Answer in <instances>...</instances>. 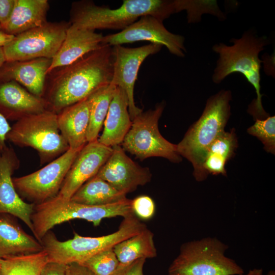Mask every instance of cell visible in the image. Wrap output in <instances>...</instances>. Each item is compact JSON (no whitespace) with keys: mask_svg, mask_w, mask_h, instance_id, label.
<instances>
[{"mask_svg":"<svg viewBox=\"0 0 275 275\" xmlns=\"http://www.w3.org/2000/svg\"><path fill=\"white\" fill-rule=\"evenodd\" d=\"M113 62V46L102 44L71 64L54 70L44 99L47 109L58 114L109 84Z\"/></svg>","mask_w":275,"mask_h":275,"instance_id":"cell-1","label":"cell"},{"mask_svg":"<svg viewBox=\"0 0 275 275\" xmlns=\"http://www.w3.org/2000/svg\"><path fill=\"white\" fill-rule=\"evenodd\" d=\"M232 45L223 43L214 45L212 50L218 54L216 67L212 76L213 82L218 84L227 76L234 73L243 75L255 90L256 99L248 106V112L255 120H263L269 116L262 103L261 93V64L259 53L269 43L265 36H258L252 30L245 31L239 38H231Z\"/></svg>","mask_w":275,"mask_h":275,"instance_id":"cell-2","label":"cell"},{"mask_svg":"<svg viewBox=\"0 0 275 275\" xmlns=\"http://www.w3.org/2000/svg\"><path fill=\"white\" fill-rule=\"evenodd\" d=\"M71 24L79 28L124 30L146 15L162 21L179 12L178 0H124L117 9L82 1L73 3Z\"/></svg>","mask_w":275,"mask_h":275,"instance_id":"cell-3","label":"cell"},{"mask_svg":"<svg viewBox=\"0 0 275 275\" xmlns=\"http://www.w3.org/2000/svg\"><path fill=\"white\" fill-rule=\"evenodd\" d=\"M232 98L231 91L225 90L210 96L201 117L176 145L179 154L192 164L197 181L200 182L202 162L207 149L225 131L231 115Z\"/></svg>","mask_w":275,"mask_h":275,"instance_id":"cell-4","label":"cell"},{"mask_svg":"<svg viewBox=\"0 0 275 275\" xmlns=\"http://www.w3.org/2000/svg\"><path fill=\"white\" fill-rule=\"evenodd\" d=\"M123 218L118 229L106 235L84 237L74 232L73 238L61 241L49 231L40 242L47 253L48 261L65 265L81 263L96 254L113 248L118 243L147 228L134 213Z\"/></svg>","mask_w":275,"mask_h":275,"instance_id":"cell-5","label":"cell"},{"mask_svg":"<svg viewBox=\"0 0 275 275\" xmlns=\"http://www.w3.org/2000/svg\"><path fill=\"white\" fill-rule=\"evenodd\" d=\"M133 213L131 200L126 199L116 203L99 206L88 205L66 200L57 197L36 204L32 215L33 234L41 239L55 226L72 219H80L99 226L102 220L118 216L123 217Z\"/></svg>","mask_w":275,"mask_h":275,"instance_id":"cell-6","label":"cell"},{"mask_svg":"<svg viewBox=\"0 0 275 275\" xmlns=\"http://www.w3.org/2000/svg\"><path fill=\"white\" fill-rule=\"evenodd\" d=\"M228 246L215 237H206L182 244L170 265L168 275H241L242 268L227 257Z\"/></svg>","mask_w":275,"mask_h":275,"instance_id":"cell-7","label":"cell"},{"mask_svg":"<svg viewBox=\"0 0 275 275\" xmlns=\"http://www.w3.org/2000/svg\"><path fill=\"white\" fill-rule=\"evenodd\" d=\"M6 138L18 146L36 150L43 163L60 156L69 149L59 130L58 114L49 109L18 120Z\"/></svg>","mask_w":275,"mask_h":275,"instance_id":"cell-8","label":"cell"},{"mask_svg":"<svg viewBox=\"0 0 275 275\" xmlns=\"http://www.w3.org/2000/svg\"><path fill=\"white\" fill-rule=\"evenodd\" d=\"M165 104H157L155 108L142 112L132 120L131 127L125 135L122 148L140 160L152 157H160L173 162H179L182 157L174 144L161 134L158 121Z\"/></svg>","mask_w":275,"mask_h":275,"instance_id":"cell-9","label":"cell"},{"mask_svg":"<svg viewBox=\"0 0 275 275\" xmlns=\"http://www.w3.org/2000/svg\"><path fill=\"white\" fill-rule=\"evenodd\" d=\"M70 22H47L14 36L3 47L6 62L52 59L59 50Z\"/></svg>","mask_w":275,"mask_h":275,"instance_id":"cell-10","label":"cell"},{"mask_svg":"<svg viewBox=\"0 0 275 275\" xmlns=\"http://www.w3.org/2000/svg\"><path fill=\"white\" fill-rule=\"evenodd\" d=\"M82 148H69L39 170L25 176L13 178L14 186L19 196L35 205L56 197Z\"/></svg>","mask_w":275,"mask_h":275,"instance_id":"cell-11","label":"cell"},{"mask_svg":"<svg viewBox=\"0 0 275 275\" xmlns=\"http://www.w3.org/2000/svg\"><path fill=\"white\" fill-rule=\"evenodd\" d=\"M184 40L183 36L169 32L162 21L152 16L146 15L119 33L104 36L102 43L114 46L148 41L151 44L165 46L172 54L184 57L186 52Z\"/></svg>","mask_w":275,"mask_h":275,"instance_id":"cell-12","label":"cell"},{"mask_svg":"<svg viewBox=\"0 0 275 275\" xmlns=\"http://www.w3.org/2000/svg\"><path fill=\"white\" fill-rule=\"evenodd\" d=\"M161 47L160 45L151 43L135 48L113 46V71L110 84L120 88L125 93L131 121L143 112L135 105L134 100V84L140 67L147 57L157 53Z\"/></svg>","mask_w":275,"mask_h":275,"instance_id":"cell-13","label":"cell"},{"mask_svg":"<svg viewBox=\"0 0 275 275\" xmlns=\"http://www.w3.org/2000/svg\"><path fill=\"white\" fill-rule=\"evenodd\" d=\"M112 149L111 155L96 176L126 195L151 181L152 174L148 168L134 162L120 145L113 146Z\"/></svg>","mask_w":275,"mask_h":275,"instance_id":"cell-14","label":"cell"},{"mask_svg":"<svg viewBox=\"0 0 275 275\" xmlns=\"http://www.w3.org/2000/svg\"><path fill=\"white\" fill-rule=\"evenodd\" d=\"M112 151V147L105 146L98 140L87 143L73 162L56 197L70 200L85 183L97 174Z\"/></svg>","mask_w":275,"mask_h":275,"instance_id":"cell-15","label":"cell"},{"mask_svg":"<svg viewBox=\"0 0 275 275\" xmlns=\"http://www.w3.org/2000/svg\"><path fill=\"white\" fill-rule=\"evenodd\" d=\"M19 166L13 149L7 146L0 150V214H8L21 220L32 231V215L35 204L24 201L13 184L12 174Z\"/></svg>","mask_w":275,"mask_h":275,"instance_id":"cell-16","label":"cell"},{"mask_svg":"<svg viewBox=\"0 0 275 275\" xmlns=\"http://www.w3.org/2000/svg\"><path fill=\"white\" fill-rule=\"evenodd\" d=\"M52 59L38 58L6 62L0 68V82L15 81L33 95L43 98L48 70Z\"/></svg>","mask_w":275,"mask_h":275,"instance_id":"cell-17","label":"cell"},{"mask_svg":"<svg viewBox=\"0 0 275 275\" xmlns=\"http://www.w3.org/2000/svg\"><path fill=\"white\" fill-rule=\"evenodd\" d=\"M47 109L43 98L33 95L16 81L0 82V112L7 120L17 121Z\"/></svg>","mask_w":275,"mask_h":275,"instance_id":"cell-18","label":"cell"},{"mask_svg":"<svg viewBox=\"0 0 275 275\" xmlns=\"http://www.w3.org/2000/svg\"><path fill=\"white\" fill-rule=\"evenodd\" d=\"M103 36L95 31L77 28L70 23L59 50L52 59L47 74L99 48L102 45Z\"/></svg>","mask_w":275,"mask_h":275,"instance_id":"cell-19","label":"cell"},{"mask_svg":"<svg viewBox=\"0 0 275 275\" xmlns=\"http://www.w3.org/2000/svg\"><path fill=\"white\" fill-rule=\"evenodd\" d=\"M10 215L0 214V259L43 251L41 242L27 234Z\"/></svg>","mask_w":275,"mask_h":275,"instance_id":"cell-20","label":"cell"},{"mask_svg":"<svg viewBox=\"0 0 275 275\" xmlns=\"http://www.w3.org/2000/svg\"><path fill=\"white\" fill-rule=\"evenodd\" d=\"M131 124L127 96L122 89L117 87L103 123L102 133L97 140L110 147L120 145Z\"/></svg>","mask_w":275,"mask_h":275,"instance_id":"cell-21","label":"cell"},{"mask_svg":"<svg viewBox=\"0 0 275 275\" xmlns=\"http://www.w3.org/2000/svg\"><path fill=\"white\" fill-rule=\"evenodd\" d=\"M58 124L69 148L79 149L88 142L89 107L87 98L64 108L58 114Z\"/></svg>","mask_w":275,"mask_h":275,"instance_id":"cell-22","label":"cell"},{"mask_svg":"<svg viewBox=\"0 0 275 275\" xmlns=\"http://www.w3.org/2000/svg\"><path fill=\"white\" fill-rule=\"evenodd\" d=\"M49 3L47 0H15L11 16L3 29L16 36L46 22Z\"/></svg>","mask_w":275,"mask_h":275,"instance_id":"cell-23","label":"cell"},{"mask_svg":"<svg viewBox=\"0 0 275 275\" xmlns=\"http://www.w3.org/2000/svg\"><path fill=\"white\" fill-rule=\"evenodd\" d=\"M238 141L235 130L224 131L211 143L203 158L200 182L209 175L226 176V164L235 154Z\"/></svg>","mask_w":275,"mask_h":275,"instance_id":"cell-24","label":"cell"},{"mask_svg":"<svg viewBox=\"0 0 275 275\" xmlns=\"http://www.w3.org/2000/svg\"><path fill=\"white\" fill-rule=\"evenodd\" d=\"M124 195L103 179L94 176L85 183L72 196L71 201L88 205H104L126 199Z\"/></svg>","mask_w":275,"mask_h":275,"instance_id":"cell-25","label":"cell"},{"mask_svg":"<svg viewBox=\"0 0 275 275\" xmlns=\"http://www.w3.org/2000/svg\"><path fill=\"white\" fill-rule=\"evenodd\" d=\"M120 264H127L140 259L157 256L154 234L148 228L118 243L113 248Z\"/></svg>","mask_w":275,"mask_h":275,"instance_id":"cell-26","label":"cell"},{"mask_svg":"<svg viewBox=\"0 0 275 275\" xmlns=\"http://www.w3.org/2000/svg\"><path fill=\"white\" fill-rule=\"evenodd\" d=\"M116 89V86L109 84L96 90L87 98L89 107L88 143L98 140Z\"/></svg>","mask_w":275,"mask_h":275,"instance_id":"cell-27","label":"cell"},{"mask_svg":"<svg viewBox=\"0 0 275 275\" xmlns=\"http://www.w3.org/2000/svg\"><path fill=\"white\" fill-rule=\"evenodd\" d=\"M48 261L44 250L32 254L1 259V275H40Z\"/></svg>","mask_w":275,"mask_h":275,"instance_id":"cell-28","label":"cell"},{"mask_svg":"<svg viewBox=\"0 0 275 275\" xmlns=\"http://www.w3.org/2000/svg\"><path fill=\"white\" fill-rule=\"evenodd\" d=\"M80 264L95 275H112L119 265L113 248L96 254Z\"/></svg>","mask_w":275,"mask_h":275,"instance_id":"cell-29","label":"cell"},{"mask_svg":"<svg viewBox=\"0 0 275 275\" xmlns=\"http://www.w3.org/2000/svg\"><path fill=\"white\" fill-rule=\"evenodd\" d=\"M249 134L258 138L268 153H275V117L268 116L263 120H255L248 129Z\"/></svg>","mask_w":275,"mask_h":275,"instance_id":"cell-30","label":"cell"},{"mask_svg":"<svg viewBox=\"0 0 275 275\" xmlns=\"http://www.w3.org/2000/svg\"><path fill=\"white\" fill-rule=\"evenodd\" d=\"M131 208L138 218L144 220L151 219L155 212V205L152 199L142 195L131 200Z\"/></svg>","mask_w":275,"mask_h":275,"instance_id":"cell-31","label":"cell"},{"mask_svg":"<svg viewBox=\"0 0 275 275\" xmlns=\"http://www.w3.org/2000/svg\"><path fill=\"white\" fill-rule=\"evenodd\" d=\"M146 259H140L127 264H120L112 275H144L143 267Z\"/></svg>","mask_w":275,"mask_h":275,"instance_id":"cell-32","label":"cell"},{"mask_svg":"<svg viewBox=\"0 0 275 275\" xmlns=\"http://www.w3.org/2000/svg\"><path fill=\"white\" fill-rule=\"evenodd\" d=\"M66 265L48 261L42 268L40 275H66Z\"/></svg>","mask_w":275,"mask_h":275,"instance_id":"cell-33","label":"cell"},{"mask_svg":"<svg viewBox=\"0 0 275 275\" xmlns=\"http://www.w3.org/2000/svg\"><path fill=\"white\" fill-rule=\"evenodd\" d=\"M15 0H0V24L2 29L11 16Z\"/></svg>","mask_w":275,"mask_h":275,"instance_id":"cell-34","label":"cell"},{"mask_svg":"<svg viewBox=\"0 0 275 275\" xmlns=\"http://www.w3.org/2000/svg\"><path fill=\"white\" fill-rule=\"evenodd\" d=\"M66 273V275H95L88 268L77 263L67 264Z\"/></svg>","mask_w":275,"mask_h":275,"instance_id":"cell-35","label":"cell"},{"mask_svg":"<svg viewBox=\"0 0 275 275\" xmlns=\"http://www.w3.org/2000/svg\"><path fill=\"white\" fill-rule=\"evenodd\" d=\"M11 128L7 119L0 112V150L5 149L7 146L6 144L7 135Z\"/></svg>","mask_w":275,"mask_h":275,"instance_id":"cell-36","label":"cell"},{"mask_svg":"<svg viewBox=\"0 0 275 275\" xmlns=\"http://www.w3.org/2000/svg\"><path fill=\"white\" fill-rule=\"evenodd\" d=\"M15 36L8 34L4 31H0V48L3 47L14 38Z\"/></svg>","mask_w":275,"mask_h":275,"instance_id":"cell-37","label":"cell"},{"mask_svg":"<svg viewBox=\"0 0 275 275\" xmlns=\"http://www.w3.org/2000/svg\"><path fill=\"white\" fill-rule=\"evenodd\" d=\"M241 275H263V272L261 268H254L250 270L248 273Z\"/></svg>","mask_w":275,"mask_h":275,"instance_id":"cell-38","label":"cell"},{"mask_svg":"<svg viewBox=\"0 0 275 275\" xmlns=\"http://www.w3.org/2000/svg\"><path fill=\"white\" fill-rule=\"evenodd\" d=\"M6 62V59L4 52L3 47L0 48V68Z\"/></svg>","mask_w":275,"mask_h":275,"instance_id":"cell-39","label":"cell"},{"mask_svg":"<svg viewBox=\"0 0 275 275\" xmlns=\"http://www.w3.org/2000/svg\"><path fill=\"white\" fill-rule=\"evenodd\" d=\"M267 275H275V272L274 270H270L267 274Z\"/></svg>","mask_w":275,"mask_h":275,"instance_id":"cell-40","label":"cell"},{"mask_svg":"<svg viewBox=\"0 0 275 275\" xmlns=\"http://www.w3.org/2000/svg\"><path fill=\"white\" fill-rule=\"evenodd\" d=\"M1 259H0V275H1Z\"/></svg>","mask_w":275,"mask_h":275,"instance_id":"cell-41","label":"cell"},{"mask_svg":"<svg viewBox=\"0 0 275 275\" xmlns=\"http://www.w3.org/2000/svg\"><path fill=\"white\" fill-rule=\"evenodd\" d=\"M3 31V29H2V25H1V24H0V31Z\"/></svg>","mask_w":275,"mask_h":275,"instance_id":"cell-42","label":"cell"}]
</instances>
